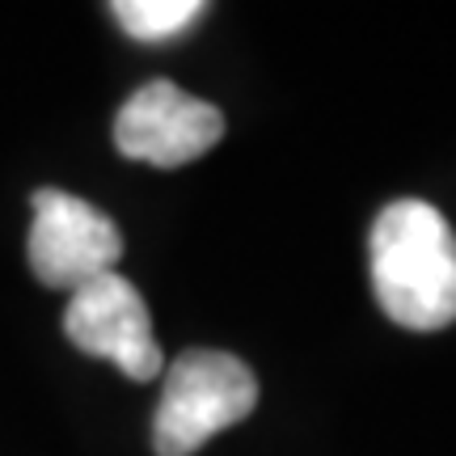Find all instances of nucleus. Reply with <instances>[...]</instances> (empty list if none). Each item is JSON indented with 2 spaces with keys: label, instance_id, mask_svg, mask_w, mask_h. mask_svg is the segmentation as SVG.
Instances as JSON below:
<instances>
[{
  "label": "nucleus",
  "instance_id": "nucleus-1",
  "mask_svg": "<svg viewBox=\"0 0 456 456\" xmlns=\"http://www.w3.org/2000/svg\"><path fill=\"white\" fill-rule=\"evenodd\" d=\"M380 309L406 330L456 322V232L431 203L397 199L376 216L368 237Z\"/></svg>",
  "mask_w": 456,
  "mask_h": 456
},
{
  "label": "nucleus",
  "instance_id": "nucleus-2",
  "mask_svg": "<svg viewBox=\"0 0 456 456\" xmlns=\"http://www.w3.org/2000/svg\"><path fill=\"white\" fill-rule=\"evenodd\" d=\"M258 406V380L237 355L186 351L165 368V389L152 423L157 456H195L203 444L241 423Z\"/></svg>",
  "mask_w": 456,
  "mask_h": 456
},
{
  "label": "nucleus",
  "instance_id": "nucleus-3",
  "mask_svg": "<svg viewBox=\"0 0 456 456\" xmlns=\"http://www.w3.org/2000/svg\"><path fill=\"white\" fill-rule=\"evenodd\" d=\"M64 334L72 338V346H81L85 355L110 359L114 368L131 376V380H152L165 368L161 342L152 334L144 296L135 292V283L123 279L118 271L89 279L85 288L68 296Z\"/></svg>",
  "mask_w": 456,
  "mask_h": 456
},
{
  "label": "nucleus",
  "instance_id": "nucleus-4",
  "mask_svg": "<svg viewBox=\"0 0 456 456\" xmlns=\"http://www.w3.org/2000/svg\"><path fill=\"white\" fill-rule=\"evenodd\" d=\"M123 258V237L106 212L68 191H38L30 224V271L47 288L77 292L110 275Z\"/></svg>",
  "mask_w": 456,
  "mask_h": 456
},
{
  "label": "nucleus",
  "instance_id": "nucleus-5",
  "mask_svg": "<svg viewBox=\"0 0 456 456\" xmlns=\"http://www.w3.org/2000/svg\"><path fill=\"white\" fill-rule=\"evenodd\" d=\"M224 135V114L174 81L140 85L114 118V144L131 161L178 169L199 161Z\"/></svg>",
  "mask_w": 456,
  "mask_h": 456
},
{
  "label": "nucleus",
  "instance_id": "nucleus-6",
  "mask_svg": "<svg viewBox=\"0 0 456 456\" xmlns=\"http://www.w3.org/2000/svg\"><path fill=\"white\" fill-rule=\"evenodd\" d=\"M203 0H118L110 4V13L118 17V26L140 38V43H165L178 38L182 30H191L203 17Z\"/></svg>",
  "mask_w": 456,
  "mask_h": 456
}]
</instances>
